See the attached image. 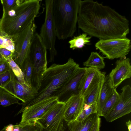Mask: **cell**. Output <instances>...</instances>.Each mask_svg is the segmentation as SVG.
Listing matches in <instances>:
<instances>
[{"label":"cell","mask_w":131,"mask_h":131,"mask_svg":"<svg viewBox=\"0 0 131 131\" xmlns=\"http://www.w3.org/2000/svg\"><path fill=\"white\" fill-rule=\"evenodd\" d=\"M77 23L84 33L100 39L126 37L129 32L125 16L92 0H79Z\"/></svg>","instance_id":"6da1fadb"},{"label":"cell","mask_w":131,"mask_h":131,"mask_svg":"<svg viewBox=\"0 0 131 131\" xmlns=\"http://www.w3.org/2000/svg\"><path fill=\"white\" fill-rule=\"evenodd\" d=\"M79 67L78 64L70 58L65 63H54L47 68L42 76L40 86L37 94L29 101L22 103L19 112L22 113L25 108L44 100L57 97L64 86Z\"/></svg>","instance_id":"7a4b0ae2"},{"label":"cell","mask_w":131,"mask_h":131,"mask_svg":"<svg viewBox=\"0 0 131 131\" xmlns=\"http://www.w3.org/2000/svg\"><path fill=\"white\" fill-rule=\"evenodd\" d=\"M40 0H17L16 5L3 12L0 19V36H8L15 41L19 32L32 22L39 13Z\"/></svg>","instance_id":"3957f363"},{"label":"cell","mask_w":131,"mask_h":131,"mask_svg":"<svg viewBox=\"0 0 131 131\" xmlns=\"http://www.w3.org/2000/svg\"><path fill=\"white\" fill-rule=\"evenodd\" d=\"M79 0H53L52 15L56 37L64 40L76 30Z\"/></svg>","instance_id":"277c9868"},{"label":"cell","mask_w":131,"mask_h":131,"mask_svg":"<svg viewBox=\"0 0 131 131\" xmlns=\"http://www.w3.org/2000/svg\"><path fill=\"white\" fill-rule=\"evenodd\" d=\"M30 57L33 67L31 87L37 93L42 76L47 68V49L39 34L35 32L31 43Z\"/></svg>","instance_id":"5b68a950"},{"label":"cell","mask_w":131,"mask_h":131,"mask_svg":"<svg viewBox=\"0 0 131 131\" xmlns=\"http://www.w3.org/2000/svg\"><path fill=\"white\" fill-rule=\"evenodd\" d=\"M53 0L45 1L46 13L45 21L40 30L39 35L50 53L48 62H52L57 53L55 48L56 37L52 15Z\"/></svg>","instance_id":"8992f818"},{"label":"cell","mask_w":131,"mask_h":131,"mask_svg":"<svg viewBox=\"0 0 131 131\" xmlns=\"http://www.w3.org/2000/svg\"><path fill=\"white\" fill-rule=\"evenodd\" d=\"M131 41L126 37L100 39L95 45L100 52L110 59L126 57L131 48Z\"/></svg>","instance_id":"52a82bcc"},{"label":"cell","mask_w":131,"mask_h":131,"mask_svg":"<svg viewBox=\"0 0 131 131\" xmlns=\"http://www.w3.org/2000/svg\"><path fill=\"white\" fill-rule=\"evenodd\" d=\"M36 28L34 21L19 32L15 41V50L12 57L20 68L30 56L32 40Z\"/></svg>","instance_id":"ba28073f"},{"label":"cell","mask_w":131,"mask_h":131,"mask_svg":"<svg viewBox=\"0 0 131 131\" xmlns=\"http://www.w3.org/2000/svg\"><path fill=\"white\" fill-rule=\"evenodd\" d=\"M64 102L58 101L36 122L47 131H56L63 118Z\"/></svg>","instance_id":"9c48e42d"},{"label":"cell","mask_w":131,"mask_h":131,"mask_svg":"<svg viewBox=\"0 0 131 131\" xmlns=\"http://www.w3.org/2000/svg\"><path fill=\"white\" fill-rule=\"evenodd\" d=\"M119 100L111 111L104 117L106 121L111 122L131 112V88L129 85L122 88Z\"/></svg>","instance_id":"30bf717a"},{"label":"cell","mask_w":131,"mask_h":131,"mask_svg":"<svg viewBox=\"0 0 131 131\" xmlns=\"http://www.w3.org/2000/svg\"><path fill=\"white\" fill-rule=\"evenodd\" d=\"M58 101L57 97L43 100L25 109L22 112L20 123L36 122L50 107Z\"/></svg>","instance_id":"8fae6325"},{"label":"cell","mask_w":131,"mask_h":131,"mask_svg":"<svg viewBox=\"0 0 131 131\" xmlns=\"http://www.w3.org/2000/svg\"><path fill=\"white\" fill-rule=\"evenodd\" d=\"M105 72L92 67H86L80 81L78 93L84 97L105 77Z\"/></svg>","instance_id":"7c38bea8"},{"label":"cell","mask_w":131,"mask_h":131,"mask_svg":"<svg viewBox=\"0 0 131 131\" xmlns=\"http://www.w3.org/2000/svg\"><path fill=\"white\" fill-rule=\"evenodd\" d=\"M115 64L108 76L110 86L116 89L122 82L130 78L131 66L130 59L126 57L117 60Z\"/></svg>","instance_id":"4fadbf2b"},{"label":"cell","mask_w":131,"mask_h":131,"mask_svg":"<svg viewBox=\"0 0 131 131\" xmlns=\"http://www.w3.org/2000/svg\"><path fill=\"white\" fill-rule=\"evenodd\" d=\"M84 97L79 94L71 96L64 102L63 108V118L67 123L74 121L83 109Z\"/></svg>","instance_id":"5bb4252c"},{"label":"cell","mask_w":131,"mask_h":131,"mask_svg":"<svg viewBox=\"0 0 131 131\" xmlns=\"http://www.w3.org/2000/svg\"><path fill=\"white\" fill-rule=\"evenodd\" d=\"M86 68L79 67L61 90L57 97L58 101L65 102L72 95L79 94L78 86Z\"/></svg>","instance_id":"9a60e30c"},{"label":"cell","mask_w":131,"mask_h":131,"mask_svg":"<svg viewBox=\"0 0 131 131\" xmlns=\"http://www.w3.org/2000/svg\"><path fill=\"white\" fill-rule=\"evenodd\" d=\"M99 117L97 113L91 115L84 120H76L67 123L69 131H91Z\"/></svg>","instance_id":"2e32d148"},{"label":"cell","mask_w":131,"mask_h":131,"mask_svg":"<svg viewBox=\"0 0 131 131\" xmlns=\"http://www.w3.org/2000/svg\"><path fill=\"white\" fill-rule=\"evenodd\" d=\"M113 89L109 85L108 75L105 76L96 102L97 107V114L99 117L101 116L103 108L111 94Z\"/></svg>","instance_id":"e0dca14e"},{"label":"cell","mask_w":131,"mask_h":131,"mask_svg":"<svg viewBox=\"0 0 131 131\" xmlns=\"http://www.w3.org/2000/svg\"><path fill=\"white\" fill-rule=\"evenodd\" d=\"M42 127L37 122L10 124L0 131H42Z\"/></svg>","instance_id":"ac0fdd59"},{"label":"cell","mask_w":131,"mask_h":131,"mask_svg":"<svg viewBox=\"0 0 131 131\" xmlns=\"http://www.w3.org/2000/svg\"><path fill=\"white\" fill-rule=\"evenodd\" d=\"M84 66L92 67L100 70L104 68V59L97 52H92L87 60L83 63Z\"/></svg>","instance_id":"d6986e66"},{"label":"cell","mask_w":131,"mask_h":131,"mask_svg":"<svg viewBox=\"0 0 131 131\" xmlns=\"http://www.w3.org/2000/svg\"><path fill=\"white\" fill-rule=\"evenodd\" d=\"M119 95L116 89H113L111 94L103 108L101 116L104 117L112 109L118 101Z\"/></svg>","instance_id":"ffe728a7"},{"label":"cell","mask_w":131,"mask_h":131,"mask_svg":"<svg viewBox=\"0 0 131 131\" xmlns=\"http://www.w3.org/2000/svg\"><path fill=\"white\" fill-rule=\"evenodd\" d=\"M86 34L83 33L78 36L74 37L68 42L70 44V48L73 50L81 48L85 45L89 43L90 41V40L92 37L88 36Z\"/></svg>","instance_id":"44dd1931"},{"label":"cell","mask_w":131,"mask_h":131,"mask_svg":"<svg viewBox=\"0 0 131 131\" xmlns=\"http://www.w3.org/2000/svg\"><path fill=\"white\" fill-rule=\"evenodd\" d=\"M19 100L4 88L0 87V105L6 107L14 104H22Z\"/></svg>","instance_id":"7402d4cb"},{"label":"cell","mask_w":131,"mask_h":131,"mask_svg":"<svg viewBox=\"0 0 131 131\" xmlns=\"http://www.w3.org/2000/svg\"><path fill=\"white\" fill-rule=\"evenodd\" d=\"M5 59L18 81L21 83L30 87L25 80L24 73L21 69L14 60L12 56Z\"/></svg>","instance_id":"603a6c76"},{"label":"cell","mask_w":131,"mask_h":131,"mask_svg":"<svg viewBox=\"0 0 131 131\" xmlns=\"http://www.w3.org/2000/svg\"><path fill=\"white\" fill-rule=\"evenodd\" d=\"M3 88L18 100L21 101L22 103L28 102L33 98L32 96L16 89L9 83Z\"/></svg>","instance_id":"cb8c5ba5"},{"label":"cell","mask_w":131,"mask_h":131,"mask_svg":"<svg viewBox=\"0 0 131 131\" xmlns=\"http://www.w3.org/2000/svg\"><path fill=\"white\" fill-rule=\"evenodd\" d=\"M9 83L16 89L32 96L33 98L37 93V92L32 88L19 82L14 73L11 80Z\"/></svg>","instance_id":"d4e9b609"},{"label":"cell","mask_w":131,"mask_h":131,"mask_svg":"<svg viewBox=\"0 0 131 131\" xmlns=\"http://www.w3.org/2000/svg\"><path fill=\"white\" fill-rule=\"evenodd\" d=\"M20 68L24 73L26 83L30 87L32 88L31 79L33 67L30 56L25 60Z\"/></svg>","instance_id":"484cf974"},{"label":"cell","mask_w":131,"mask_h":131,"mask_svg":"<svg viewBox=\"0 0 131 131\" xmlns=\"http://www.w3.org/2000/svg\"><path fill=\"white\" fill-rule=\"evenodd\" d=\"M97 111L96 102L90 104H84L82 110L75 120L79 121H83L91 115L97 113Z\"/></svg>","instance_id":"4316f807"},{"label":"cell","mask_w":131,"mask_h":131,"mask_svg":"<svg viewBox=\"0 0 131 131\" xmlns=\"http://www.w3.org/2000/svg\"><path fill=\"white\" fill-rule=\"evenodd\" d=\"M104 78L84 97V104H90L96 102Z\"/></svg>","instance_id":"83f0119b"},{"label":"cell","mask_w":131,"mask_h":131,"mask_svg":"<svg viewBox=\"0 0 131 131\" xmlns=\"http://www.w3.org/2000/svg\"><path fill=\"white\" fill-rule=\"evenodd\" d=\"M13 74L11 69L0 74V87L3 88L10 81Z\"/></svg>","instance_id":"f1b7e54d"},{"label":"cell","mask_w":131,"mask_h":131,"mask_svg":"<svg viewBox=\"0 0 131 131\" xmlns=\"http://www.w3.org/2000/svg\"><path fill=\"white\" fill-rule=\"evenodd\" d=\"M4 39V47L3 48L7 49L11 51L13 54L15 49V43L11 37L4 36H3Z\"/></svg>","instance_id":"f546056e"},{"label":"cell","mask_w":131,"mask_h":131,"mask_svg":"<svg viewBox=\"0 0 131 131\" xmlns=\"http://www.w3.org/2000/svg\"><path fill=\"white\" fill-rule=\"evenodd\" d=\"M3 12H6L12 9L16 4L17 0H1Z\"/></svg>","instance_id":"4dcf8cb0"},{"label":"cell","mask_w":131,"mask_h":131,"mask_svg":"<svg viewBox=\"0 0 131 131\" xmlns=\"http://www.w3.org/2000/svg\"><path fill=\"white\" fill-rule=\"evenodd\" d=\"M10 67L4 58L0 60V74L10 69Z\"/></svg>","instance_id":"1f68e13d"},{"label":"cell","mask_w":131,"mask_h":131,"mask_svg":"<svg viewBox=\"0 0 131 131\" xmlns=\"http://www.w3.org/2000/svg\"><path fill=\"white\" fill-rule=\"evenodd\" d=\"M0 52L2 57L5 58L12 57L13 55L11 51L5 48H0Z\"/></svg>","instance_id":"d6a6232c"},{"label":"cell","mask_w":131,"mask_h":131,"mask_svg":"<svg viewBox=\"0 0 131 131\" xmlns=\"http://www.w3.org/2000/svg\"><path fill=\"white\" fill-rule=\"evenodd\" d=\"M56 131H69L67 123L63 119Z\"/></svg>","instance_id":"836d02e7"},{"label":"cell","mask_w":131,"mask_h":131,"mask_svg":"<svg viewBox=\"0 0 131 131\" xmlns=\"http://www.w3.org/2000/svg\"><path fill=\"white\" fill-rule=\"evenodd\" d=\"M101 123V118L100 117H99L91 131H100Z\"/></svg>","instance_id":"e575fe53"},{"label":"cell","mask_w":131,"mask_h":131,"mask_svg":"<svg viewBox=\"0 0 131 131\" xmlns=\"http://www.w3.org/2000/svg\"><path fill=\"white\" fill-rule=\"evenodd\" d=\"M126 124L127 126L128 131H131V121L130 120L126 122Z\"/></svg>","instance_id":"d590c367"},{"label":"cell","mask_w":131,"mask_h":131,"mask_svg":"<svg viewBox=\"0 0 131 131\" xmlns=\"http://www.w3.org/2000/svg\"><path fill=\"white\" fill-rule=\"evenodd\" d=\"M4 39L3 36H0V48H4Z\"/></svg>","instance_id":"8d00e7d4"},{"label":"cell","mask_w":131,"mask_h":131,"mask_svg":"<svg viewBox=\"0 0 131 131\" xmlns=\"http://www.w3.org/2000/svg\"><path fill=\"white\" fill-rule=\"evenodd\" d=\"M42 131H47L42 127Z\"/></svg>","instance_id":"74e56055"}]
</instances>
